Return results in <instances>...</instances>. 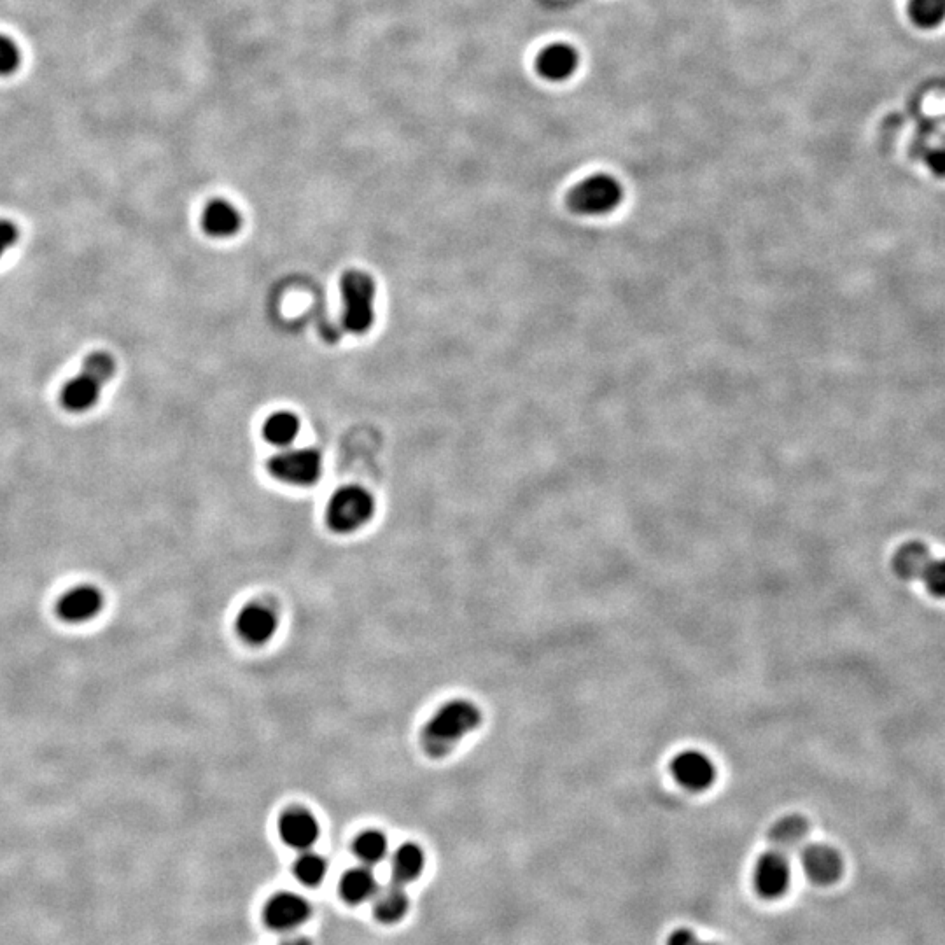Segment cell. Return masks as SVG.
I'll return each mask as SVG.
<instances>
[{"label": "cell", "mask_w": 945, "mask_h": 945, "mask_svg": "<svg viewBox=\"0 0 945 945\" xmlns=\"http://www.w3.org/2000/svg\"><path fill=\"white\" fill-rule=\"evenodd\" d=\"M482 723V711L469 700H452L441 706L422 730V748L431 758L447 756L466 735Z\"/></svg>", "instance_id": "cell-1"}, {"label": "cell", "mask_w": 945, "mask_h": 945, "mask_svg": "<svg viewBox=\"0 0 945 945\" xmlns=\"http://www.w3.org/2000/svg\"><path fill=\"white\" fill-rule=\"evenodd\" d=\"M116 371L114 357L107 352H95L86 357L83 368L70 378L62 391V403L69 412H86L97 403L100 392Z\"/></svg>", "instance_id": "cell-2"}, {"label": "cell", "mask_w": 945, "mask_h": 945, "mask_svg": "<svg viewBox=\"0 0 945 945\" xmlns=\"http://www.w3.org/2000/svg\"><path fill=\"white\" fill-rule=\"evenodd\" d=\"M373 511L375 501L370 492L357 485H347L336 490L329 499L326 520L333 531L349 534L368 524Z\"/></svg>", "instance_id": "cell-3"}, {"label": "cell", "mask_w": 945, "mask_h": 945, "mask_svg": "<svg viewBox=\"0 0 945 945\" xmlns=\"http://www.w3.org/2000/svg\"><path fill=\"white\" fill-rule=\"evenodd\" d=\"M622 198L620 182L611 175L597 174L583 179L567 193V207L583 216H602L615 210Z\"/></svg>", "instance_id": "cell-4"}, {"label": "cell", "mask_w": 945, "mask_h": 945, "mask_svg": "<svg viewBox=\"0 0 945 945\" xmlns=\"http://www.w3.org/2000/svg\"><path fill=\"white\" fill-rule=\"evenodd\" d=\"M343 326L352 333L370 329L375 317V284L370 275L349 272L342 279Z\"/></svg>", "instance_id": "cell-5"}, {"label": "cell", "mask_w": 945, "mask_h": 945, "mask_svg": "<svg viewBox=\"0 0 945 945\" xmlns=\"http://www.w3.org/2000/svg\"><path fill=\"white\" fill-rule=\"evenodd\" d=\"M268 468L280 482L305 487L319 480L322 459L319 452L312 448H293L275 455Z\"/></svg>", "instance_id": "cell-6"}, {"label": "cell", "mask_w": 945, "mask_h": 945, "mask_svg": "<svg viewBox=\"0 0 945 945\" xmlns=\"http://www.w3.org/2000/svg\"><path fill=\"white\" fill-rule=\"evenodd\" d=\"M755 889L765 900H777L788 891L791 882L790 863L779 851L763 854L755 865Z\"/></svg>", "instance_id": "cell-7"}, {"label": "cell", "mask_w": 945, "mask_h": 945, "mask_svg": "<svg viewBox=\"0 0 945 945\" xmlns=\"http://www.w3.org/2000/svg\"><path fill=\"white\" fill-rule=\"evenodd\" d=\"M672 776L676 777L683 788L690 791H704L711 788L716 779V767L707 755L688 749L681 751L671 763Z\"/></svg>", "instance_id": "cell-8"}, {"label": "cell", "mask_w": 945, "mask_h": 945, "mask_svg": "<svg viewBox=\"0 0 945 945\" xmlns=\"http://www.w3.org/2000/svg\"><path fill=\"white\" fill-rule=\"evenodd\" d=\"M265 924L275 931H291L310 917V905L296 893H277L265 905Z\"/></svg>", "instance_id": "cell-9"}, {"label": "cell", "mask_w": 945, "mask_h": 945, "mask_svg": "<svg viewBox=\"0 0 945 945\" xmlns=\"http://www.w3.org/2000/svg\"><path fill=\"white\" fill-rule=\"evenodd\" d=\"M104 595L93 585H79L69 590L58 602V615L65 622L83 623L102 611Z\"/></svg>", "instance_id": "cell-10"}, {"label": "cell", "mask_w": 945, "mask_h": 945, "mask_svg": "<svg viewBox=\"0 0 945 945\" xmlns=\"http://www.w3.org/2000/svg\"><path fill=\"white\" fill-rule=\"evenodd\" d=\"M802 865H804L805 875L819 886L835 884L844 872L842 856L833 847L823 846V844L805 847L802 853Z\"/></svg>", "instance_id": "cell-11"}, {"label": "cell", "mask_w": 945, "mask_h": 945, "mask_svg": "<svg viewBox=\"0 0 945 945\" xmlns=\"http://www.w3.org/2000/svg\"><path fill=\"white\" fill-rule=\"evenodd\" d=\"M277 632V615L263 604H249L237 616V634L245 643L261 646Z\"/></svg>", "instance_id": "cell-12"}, {"label": "cell", "mask_w": 945, "mask_h": 945, "mask_svg": "<svg viewBox=\"0 0 945 945\" xmlns=\"http://www.w3.org/2000/svg\"><path fill=\"white\" fill-rule=\"evenodd\" d=\"M279 833L287 846L308 851L319 837V823L305 809H291L279 819Z\"/></svg>", "instance_id": "cell-13"}, {"label": "cell", "mask_w": 945, "mask_h": 945, "mask_svg": "<svg viewBox=\"0 0 945 945\" xmlns=\"http://www.w3.org/2000/svg\"><path fill=\"white\" fill-rule=\"evenodd\" d=\"M578 67V53L567 44H552L538 56L536 69L548 81H564Z\"/></svg>", "instance_id": "cell-14"}, {"label": "cell", "mask_w": 945, "mask_h": 945, "mask_svg": "<svg viewBox=\"0 0 945 945\" xmlns=\"http://www.w3.org/2000/svg\"><path fill=\"white\" fill-rule=\"evenodd\" d=\"M202 226L210 237H233L242 226V217L230 202L214 200L203 210Z\"/></svg>", "instance_id": "cell-15"}, {"label": "cell", "mask_w": 945, "mask_h": 945, "mask_svg": "<svg viewBox=\"0 0 945 945\" xmlns=\"http://www.w3.org/2000/svg\"><path fill=\"white\" fill-rule=\"evenodd\" d=\"M340 893L343 900L352 905L368 902L377 895V879L370 867L352 868L345 872L340 882Z\"/></svg>", "instance_id": "cell-16"}, {"label": "cell", "mask_w": 945, "mask_h": 945, "mask_svg": "<svg viewBox=\"0 0 945 945\" xmlns=\"http://www.w3.org/2000/svg\"><path fill=\"white\" fill-rule=\"evenodd\" d=\"M408 895L403 886L392 882L389 888L380 891L375 895V905H373V914L380 923L394 924L401 921L408 912Z\"/></svg>", "instance_id": "cell-17"}, {"label": "cell", "mask_w": 945, "mask_h": 945, "mask_svg": "<svg viewBox=\"0 0 945 945\" xmlns=\"http://www.w3.org/2000/svg\"><path fill=\"white\" fill-rule=\"evenodd\" d=\"M930 550L921 543L903 545L893 557V569L902 580H919L931 562Z\"/></svg>", "instance_id": "cell-18"}, {"label": "cell", "mask_w": 945, "mask_h": 945, "mask_svg": "<svg viewBox=\"0 0 945 945\" xmlns=\"http://www.w3.org/2000/svg\"><path fill=\"white\" fill-rule=\"evenodd\" d=\"M426 865L424 851L417 844H403L392 858V879L399 886L415 881Z\"/></svg>", "instance_id": "cell-19"}, {"label": "cell", "mask_w": 945, "mask_h": 945, "mask_svg": "<svg viewBox=\"0 0 945 945\" xmlns=\"http://www.w3.org/2000/svg\"><path fill=\"white\" fill-rule=\"evenodd\" d=\"M300 433V419L291 412H277L266 419L263 436L277 447L291 445Z\"/></svg>", "instance_id": "cell-20"}, {"label": "cell", "mask_w": 945, "mask_h": 945, "mask_svg": "<svg viewBox=\"0 0 945 945\" xmlns=\"http://www.w3.org/2000/svg\"><path fill=\"white\" fill-rule=\"evenodd\" d=\"M387 849H389V844H387L385 835L375 832V830L361 833L354 842V853H356L357 860L361 861L364 867H373L380 861H384L385 856H387Z\"/></svg>", "instance_id": "cell-21"}, {"label": "cell", "mask_w": 945, "mask_h": 945, "mask_svg": "<svg viewBox=\"0 0 945 945\" xmlns=\"http://www.w3.org/2000/svg\"><path fill=\"white\" fill-rule=\"evenodd\" d=\"M809 825L802 816H786L772 826L769 837L776 846L793 847L805 839Z\"/></svg>", "instance_id": "cell-22"}, {"label": "cell", "mask_w": 945, "mask_h": 945, "mask_svg": "<svg viewBox=\"0 0 945 945\" xmlns=\"http://www.w3.org/2000/svg\"><path fill=\"white\" fill-rule=\"evenodd\" d=\"M293 872L301 884L314 888L317 884H321L328 874V863L319 854L305 851L294 863Z\"/></svg>", "instance_id": "cell-23"}, {"label": "cell", "mask_w": 945, "mask_h": 945, "mask_svg": "<svg viewBox=\"0 0 945 945\" xmlns=\"http://www.w3.org/2000/svg\"><path fill=\"white\" fill-rule=\"evenodd\" d=\"M909 16L917 27H938L945 20V0H909Z\"/></svg>", "instance_id": "cell-24"}, {"label": "cell", "mask_w": 945, "mask_h": 945, "mask_svg": "<svg viewBox=\"0 0 945 945\" xmlns=\"http://www.w3.org/2000/svg\"><path fill=\"white\" fill-rule=\"evenodd\" d=\"M921 580L931 595L945 599V559L931 560Z\"/></svg>", "instance_id": "cell-25"}, {"label": "cell", "mask_w": 945, "mask_h": 945, "mask_svg": "<svg viewBox=\"0 0 945 945\" xmlns=\"http://www.w3.org/2000/svg\"><path fill=\"white\" fill-rule=\"evenodd\" d=\"M20 49L13 39L0 34V76H9L20 67Z\"/></svg>", "instance_id": "cell-26"}, {"label": "cell", "mask_w": 945, "mask_h": 945, "mask_svg": "<svg viewBox=\"0 0 945 945\" xmlns=\"http://www.w3.org/2000/svg\"><path fill=\"white\" fill-rule=\"evenodd\" d=\"M18 237H20V233H18L16 224L7 221V219H0V258H2L13 245H16Z\"/></svg>", "instance_id": "cell-27"}, {"label": "cell", "mask_w": 945, "mask_h": 945, "mask_svg": "<svg viewBox=\"0 0 945 945\" xmlns=\"http://www.w3.org/2000/svg\"><path fill=\"white\" fill-rule=\"evenodd\" d=\"M699 938L690 930H676L667 938V945H695Z\"/></svg>", "instance_id": "cell-28"}, {"label": "cell", "mask_w": 945, "mask_h": 945, "mask_svg": "<svg viewBox=\"0 0 945 945\" xmlns=\"http://www.w3.org/2000/svg\"><path fill=\"white\" fill-rule=\"evenodd\" d=\"M933 168L938 172H945V149L933 154Z\"/></svg>", "instance_id": "cell-29"}, {"label": "cell", "mask_w": 945, "mask_h": 945, "mask_svg": "<svg viewBox=\"0 0 945 945\" xmlns=\"http://www.w3.org/2000/svg\"><path fill=\"white\" fill-rule=\"evenodd\" d=\"M280 945H312L307 937H289Z\"/></svg>", "instance_id": "cell-30"}, {"label": "cell", "mask_w": 945, "mask_h": 945, "mask_svg": "<svg viewBox=\"0 0 945 945\" xmlns=\"http://www.w3.org/2000/svg\"><path fill=\"white\" fill-rule=\"evenodd\" d=\"M695 945H709V944H704V942H700V940H699V942H697V944H695Z\"/></svg>", "instance_id": "cell-31"}]
</instances>
